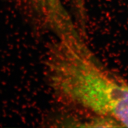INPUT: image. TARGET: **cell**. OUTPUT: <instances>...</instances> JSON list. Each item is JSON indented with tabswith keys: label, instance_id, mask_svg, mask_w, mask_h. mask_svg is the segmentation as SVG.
I'll use <instances>...</instances> for the list:
<instances>
[{
	"label": "cell",
	"instance_id": "obj_1",
	"mask_svg": "<svg viewBox=\"0 0 128 128\" xmlns=\"http://www.w3.org/2000/svg\"><path fill=\"white\" fill-rule=\"evenodd\" d=\"M75 5L79 14H83L84 11V0H74Z\"/></svg>",
	"mask_w": 128,
	"mask_h": 128
}]
</instances>
